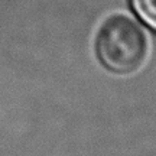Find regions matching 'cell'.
<instances>
[{"label": "cell", "instance_id": "cell-1", "mask_svg": "<svg viewBox=\"0 0 156 156\" xmlns=\"http://www.w3.org/2000/svg\"><path fill=\"white\" fill-rule=\"evenodd\" d=\"M95 51L104 68L119 75H127L137 71L145 62L147 41L134 20L117 15L101 25Z\"/></svg>", "mask_w": 156, "mask_h": 156}, {"label": "cell", "instance_id": "cell-2", "mask_svg": "<svg viewBox=\"0 0 156 156\" xmlns=\"http://www.w3.org/2000/svg\"><path fill=\"white\" fill-rule=\"evenodd\" d=\"M133 5L140 19L156 30V0H133Z\"/></svg>", "mask_w": 156, "mask_h": 156}]
</instances>
